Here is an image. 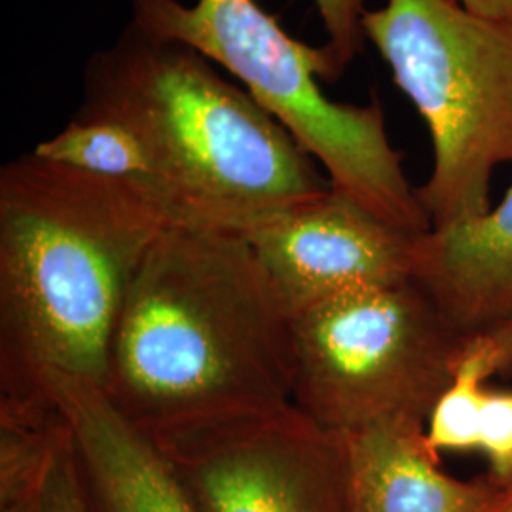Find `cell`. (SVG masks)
Returning a JSON list of instances; mask_svg holds the SVG:
<instances>
[{
  "label": "cell",
  "mask_w": 512,
  "mask_h": 512,
  "mask_svg": "<svg viewBox=\"0 0 512 512\" xmlns=\"http://www.w3.org/2000/svg\"><path fill=\"white\" fill-rule=\"evenodd\" d=\"M321 16L327 42L319 46L325 59L323 80H340L349 63L365 48V0H313Z\"/></svg>",
  "instance_id": "obj_15"
},
{
  "label": "cell",
  "mask_w": 512,
  "mask_h": 512,
  "mask_svg": "<svg viewBox=\"0 0 512 512\" xmlns=\"http://www.w3.org/2000/svg\"><path fill=\"white\" fill-rule=\"evenodd\" d=\"M131 23L147 35L179 42L236 76L327 171L330 186L376 217L410 234L431 230L416 188L391 145L384 110L330 101L317 80L325 59L291 37L256 0H129Z\"/></svg>",
  "instance_id": "obj_4"
},
{
  "label": "cell",
  "mask_w": 512,
  "mask_h": 512,
  "mask_svg": "<svg viewBox=\"0 0 512 512\" xmlns=\"http://www.w3.org/2000/svg\"><path fill=\"white\" fill-rule=\"evenodd\" d=\"M33 152L50 162L133 184L160 203L147 150L135 133L116 122L74 116L73 122L52 139L42 141Z\"/></svg>",
  "instance_id": "obj_13"
},
{
  "label": "cell",
  "mask_w": 512,
  "mask_h": 512,
  "mask_svg": "<svg viewBox=\"0 0 512 512\" xmlns=\"http://www.w3.org/2000/svg\"><path fill=\"white\" fill-rule=\"evenodd\" d=\"M465 10L482 18L497 19L512 25V0H454Z\"/></svg>",
  "instance_id": "obj_18"
},
{
  "label": "cell",
  "mask_w": 512,
  "mask_h": 512,
  "mask_svg": "<svg viewBox=\"0 0 512 512\" xmlns=\"http://www.w3.org/2000/svg\"><path fill=\"white\" fill-rule=\"evenodd\" d=\"M262 268L293 315L414 274L416 236L330 186L247 230Z\"/></svg>",
  "instance_id": "obj_8"
},
{
  "label": "cell",
  "mask_w": 512,
  "mask_h": 512,
  "mask_svg": "<svg viewBox=\"0 0 512 512\" xmlns=\"http://www.w3.org/2000/svg\"><path fill=\"white\" fill-rule=\"evenodd\" d=\"M340 437L348 512H497L511 495L494 476L458 480L440 471L425 423L385 421Z\"/></svg>",
  "instance_id": "obj_10"
},
{
  "label": "cell",
  "mask_w": 512,
  "mask_h": 512,
  "mask_svg": "<svg viewBox=\"0 0 512 512\" xmlns=\"http://www.w3.org/2000/svg\"><path fill=\"white\" fill-rule=\"evenodd\" d=\"M71 448V425L50 393L0 395L2 512L40 505L50 476Z\"/></svg>",
  "instance_id": "obj_12"
},
{
  "label": "cell",
  "mask_w": 512,
  "mask_h": 512,
  "mask_svg": "<svg viewBox=\"0 0 512 512\" xmlns=\"http://www.w3.org/2000/svg\"><path fill=\"white\" fill-rule=\"evenodd\" d=\"M478 450L492 465V476L512 490V391L488 389L478 433Z\"/></svg>",
  "instance_id": "obj_16"
},
{
  "label": "cell",
  "mask_w": 512,
  "mask_h": 512,
  "mask_svg": "<svg viewBox=\"0 0 512 512\" xmlns=\"http://www.w3.org/2000/svg\"><path fill=\"white\" fill-rule=\"evenodd\" d=\"M495 374H507L503 353L492 336H476L425 425L433 452L478 450L486 382Z\"/></svg>",
  "instance_id": "obj_14"
},
{
  "label": "cell",
  "mask_w": 512,
  "mask_h": 512,
  "mask_svg": "<svg viewBox=\"0 0 512 512\" xmlns=\"http://www.w3.org/2000/svg\"><path fill=\"white\" fill-rule=\"evenodd\" d=\"M293 313L238 232L171 222L129 287L103 391L158 440L293 404Z\"/></svg>",
  "instance_id": "obj_1"
},
{
  "label": "cell",
  "mask_w": 512,
  "mask_h": 512,
  "mask_svg": "<svg viewBox=\"0 0 512 512\" xmlns=\"http://www.w3.org/2000/svg\"><path fill=\"white\" fill-rule=\"evenodd\" d=\"M465 336L512 325V186L490 213L423 232L414 275Z\"/></svg>",
  "instance_id": "obj_11"
},
{
  "label": "cell",
  "mask_w": 512,
  "mask_h": 512,
  "mask_svg": "<svg viewBox=\"0 0 512 512\" xmlns=\"http://www.w3.org/2000/svg\"><path fill=\"white\" fill-rule=\"evenodd\" d=\"M497 512H512V490L511 495H509V499H507V503H505V505H503V507H501Z\"/></svg>",
  "instance_id": "obj_20"
},
{
  "label": "cell",
  "mask_w": 512,
  "mask_h": 512,
  "mask_svg": "<svg viewBox=\"0 0 512 512\" xmlns=\"http://www.w3.org/2000/svg\"><path fill=\"white\" fill-rule=\"evenodd\" d=\"M44 512H90L74 465L73 448L59 461L42 494Z\"/></svg>",
  "instance_id": "obj_17"
},
{
  "label": "cell",
  "mask_w": 512,
  "mask_h": 512,
  "mask_svg": "<svg viewBox=\"0 0 512 512\" xmlns=\"http://www.w3.org/2000/svg\"><path fill=\"white\" fill-rule=\"evenodd\" d=\"M154 442L202 512H348L342 437L294 404Z\"/></svg>",
  "instance_id": "obj_7"
},
{
  "label": "cell",
  "mask_w": 512,
  "mask_h": 512,
  "mask_svg": "<svg viewBox=\"0 0 512 512\" xmlns=\"http://www.w3.org/2000/svg\"><path fill=\"white\" fill-rule=\"evenodd\" d=\"M366 40L425 120L433 169L416 188L431 228L492 211L490 184L512 162V25L454 0H387Z\"/></svg>",
  "instance_id": "obj_5"
},
{
  "label": "cell",
  "mask_w": 512,
  "mask_h": 512,
  "mask_svg": "<svg viewBox=\"0 0 512 512\" xmlns=\"http://www.w3.org/2000/svg\"><path fill=\"white\" fill-rule=\"evenodd\" d=\"M173 222L133 184L23 154L0 169V395L103 385L145 256Z\"/></svg>",
  "instance_id": "obj_2"
},
{
  "label": "cell",
  "mask_w": 512,
  "mask_h": 512,
  "mask_svg": "<svg viewBox=\"0 0 512 512\" xmlns=\"http://www.w3.org/2000/svg\"><path fill=\"white\" fill-rule=\"evenodd\" d=\"M293 404L332 433L425 423L473 338L412 277L293 315Z\"/></svg>",
  "instance_id": "obj_6"
},
{
  "label": "cell",
  "mask_w": 512,
  "mask_h": 512,
  "mask_svg": "<svg viewBox=\"0 0 512 512\" xmlns=\"http://www.w3.org/2000/svg\"><path fill=\"white\" fill-rule=\"evenodd\" d=\"M488 336H492L495 344L501 349L505 365H507V374H509L512 370V325L507 329L494 332V334H488Z\"/></svg>",
  "instance_id": "obj_19"
},
{
  "label": "cell",
  "mask_w": 512,
  "mask_h": 512,
  "mask_svg": "<svg viewBox=\"0 0 512 512\" xmlns=\"http://www.w3.org/2000/svg\"><path fill=\"white\" fill-rule=\"evenodd\" d=\"M78 118L143 143L171 219L245 234L330 188L317 162L251 93L200 52L129 21L84 69Z\"/></svg>",
  "instance_id": "obj_3"
},
{
  "label": "cell",
  "mask_w": 512,
  "mask_h": 512,
  "mask_svg": "<svg viewBox=\"0 0 512 512\" xmlns=\"http://www.w3.org/2000/svg\"><path fill=\"white\" fill-rule=\"evenodd\" d=\"M46 393L71 425L90 512H202L156 442L124 420L99 385L50 376Z\"/></svg>",
  "instance_id": "obj_9"
},
{
  "label": "cell",
  "mask_w": 512,
  "mask_h": 512,
  "mask_svg": "<svg viewBox=\"0 0 512 512\" xmlns=\"http://www.w3.org/2000/svg\"><path fill=\"white\" fill-rule=\"evenodd\" d=\"M16 512H44L42 511V503L40 505H35V507H29V509H23V511Z\"/></svg>",
  "instance_id": "obj_21"
}]
</instances>
